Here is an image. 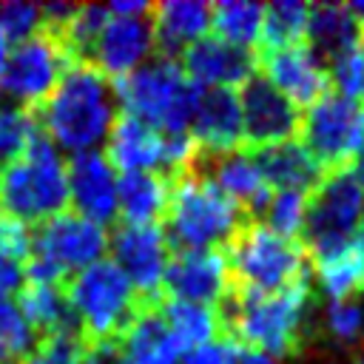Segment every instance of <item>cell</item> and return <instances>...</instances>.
Returning <instances> with one entry per match:
<instances>
[{"label":"cell","instance_id":"3957f363","mask_svg":"<svg viewBox=\"0 0 364 364\" xmlns=\"http://www.w3.org/2000/svg\"><path fill=\"white\" fill-rule=\"evenodd\" d=\"M242 222H247V216L239 205L205 176L188 168L168 176V210L159 228L171 253L222 250Z\"/></svg>","mask_w":364,"mask_h":364},{"label":"cell","instance_id":"4316f807","mask_svg":"<svg viewBox=\"0 0 364 364\" xmlns=\"http://www.w3.org/2000/svg\"><path fill=\"white\" fill-rule=\"evenodd\" d=\"M156 310L165 318V324H168L171 336L176 338L179 350H191V347H199L205 341L222 338L219 336V324H216V313L210 307L188 304V301H176V299L159 296Z\"/></svg>","mask_w":364,"mask_h":364},{"label":"cell","instance_id":"ba28073f","mask_svg":"<svg viewBox=\"0 0 364 364\" xmlns=\"http://www.w3.org/2000/svg\"><path fill=\"white\" fill-rule=\"evenodd\" d=\"M60 287L80 321L85 347L114 344L136 318V313L148 304L139 299L128 276L111 259H100L77 270Z\"/></svg>","mask_w":364,"mask_h":364},{"label":"cell","instance_id":"836d02e7","mask_svg":"<svg viewBox=\"0 0 364 364\" xmlns=\"http://www.w3.org/2000/svg\"><path fill=\"white\" fill-rule=\"evenodd\" d=\"M34 131H37V122L28 111H23L17 105L0 108V171L9 162H14L17 156H23Z\"/></svg>","mask_w":364,"mask_h":364},{"label":"cell","instance_id":"2e32d148","mask_svg":"<svg viewBox=\"0 0 364 364\" xmlns=\"http://www.w3.org/2000/svg\"><path fill=\"white\" fill-rule=\"evenodd\" d=\"M151 51H154L151 9L142 14H111L91 48L88 63L97 71H102L111 82H117L134 68H139V63Z\"/></svg>","mask_w":364,"mask_h":364},{"label":"cell","instance_id":"1f68e13d","mask_svg":"<svg viewBox=\"0 0 364 364\" xmlns=\"http://www.w3.org/2000/svg\"><path fill=\"white\" fill-rule=\"evenodd\" d=\"M37 336L17 299H0V358H28Z\"/></svg>","mask_w":364,"mask_h":364},{"label":"cell","instance_id":"f35d334b","mask_svg":"<svg viewBox=\"0 0 364 364\" xmlns=\"http://www.w3.org/2000/svg\"><path fill=\"white\" fill-rule=\"evenodd\" d=\"M233 353H236V341H230V338H213V341H205L199 347L182 350L176 364H230L233 361Z\"/></svg>","mask_w":364,"mask_h":364},{"label":"cell","instance_id":"30bf717a","mask_svg":"<svg viewBox=\"0 0 364 364\" xmlns=\"http://www.w3.org/2000/svg\"><path fill=\"white\" fill-rule=\"evenodd\" d=\"M296 139L324 173L350 168L364 154V102L327 91L301 117Z\"/></svg>","mask_w":364,"mask_h":364},{"label":"cell","instance_id":"7a4b0ae2","mask_svg":"<svg viewBox=\"0 0 364 364\" xmlns=\"http://www.w3.org/2000/svg\"><path fill=\"white\" fill-rule=\"evenodd\" d=\"M28 114L57 151L65 148L71 154H80L94 151V145L108 136L111 122L119 111L114 82L91 63H71L51 97Z\"/></svg>","mask_w":364,"mask_h":364},{"label":"cell","instance_id":"9c48e42d","mask_svg":"<svg viewBox=\"0 0 364 364\" xmlns=\"http://www.w3.org/2000/svg\"><path fill=\"white\" fill-rule=\"evenodd\" d=\"M105 250V228L65 208L63 213L31 228V253L23 262V273L37 284H63L77 270L100 262Z\"/></svg>","mask_w":364,"mask_h":364},{"label":"cell","instance_id":"d6986e66","mask_svg":"<svg viewBox=\"0 0 364 364\" xmlns=\"http://www.w3.org/2000/svg\"><path fill=\"white\" fill-rule=\"evenodd\" d=\"M188 136L199 151L222 154L242 145V111L233 88H202Z\"/></svg>","mask_w":364,"mask_h":364},{"label":"cell","instance_id":"ee69618b","mask_svg":"<svg viewBox=\"0 0 364 364\" xmlns=\"http://www.w3.org/2000/svg\"><path fill=\"white\" fill-rule=\"evenodd\" d=\"M350 173H353V179H355V185L361 188V193H364V154L361 156H355L353 162H350V168H347Z\"/></svg>","mask_w":364,"mask_h":364},{"label":"cell","instance_id":"60d3db41","mask_svg":"<svg viewBox=\"0 0 364 364\" xmlns=\"http://www.w3.org/2000/svg\"><path fill=\"white\" fill-rule=\"evenodd\" d=\"M230 364H279L273 355L262 353V350H253V347H242L236 344V353H233V361Z\"/></svg>","mask_w":364,"mask_h":364},{"label":"cell","instance_id":"74e56055","mask_svg":"<svg viewBox=\"0 0 364 364\" xmlns=\"http://www.w3.org/2000/svg\"><path fill=\"white\" fill-rule=\"evenodd\" d=\"M0 253L17 262H26L31 253V228L11 219L3 208H0Z\"/></svg>","mask_w":364,"mask_h":364},{"label":"cell","instance_id":"f546056e","mask_svg":"<svg viewBox=\"0 0 364 364\" xmlns=\"http://www.w3.org/2000/svg\"><path fill=\"white\" fill-rule=\"evenodd\" d=\"M313 276L318 279V287L324 296H330L333 301H344V299H355L364 293V259H361V242L347 250L338 259L321 262V264H310Z\"/></svg>","mask_w":364,"mask_h":364},{"label":"cell","instance_id":"8d00e7d4","mask_svg":"<svg viewBox=\"0 0 364 364\" xmlns=\"http://www.w3.org/2000/svg\"><path fill=\"white\" fill-rule=\"evenodd\" d=\"M40 26H43L40 6H34V3H23V0L0 3V28H3L6 40H11V43H23V40L31 37Z\"/></svg>","mask_w":364,"mask_h":364},{"label":"cell","instance_id":"8992f818","mask_svg":"<svg viewBox=\"0 0 364 364\" xmlns=\"http://www.w3.org/2000/svg\"><path fill=\"white\" fill-rule=\"evenodd\" d=\"M364 193L347 168L327 171L304 196L299 242L310 264L344 256L361 242Z\"/></svg>","mask_w":364,"mask_h":364},{"label":"cell","instance_id":"44dd1931","mask_svg":"<svg viewBox=\"0 0 364 364\" xmlns=\"http://www.w3.org/2000/svg\"><path fill=\"white\" fill-rule=\"evenodd\" d=\"M154 51L156 57L176 60L182 51L210 31V3L202 0H168L151 3Z\"/></svg>","mask_w":364,"mask_h":364},{"label":"cell","instance_id":"e0dca14e","mask_svg":"<svg viewBox=\"0 0 364 364\" xmlns=\"http://www.w3.org/2000/svg\"><path fill=\"white\" fill-rule=\"evenodd\" d=\"M228 290V264L222 250H179L168 256L162 273V296L216 307Z\"/></svg>","mask_w":364,"mask_h":364},{"label":"cell","instance_id":"d6a6232c","mask_svg":"<svg viewBox=\"0 0 364 364\" xmlns=\"http://www.w3.org/2000/svg\"><path fill=\"white\" fill-rule=\"evenodd\" d=\"M304 196L307 193H301V191H273L259 222H264L273 233L299 242V230H301V219H304Z\"/></svg>","mask_w":364,"mask_h":364},{"label":"cell","instance_id":"bcb514c9","mask_svg":"<svg viewBox=\"0 0 364 364\" xmlns=\"http://www.w3.org/2000/svg\"><path fill=\"white\" fill-rule=\"evenodd\" d=\"M0 364H26V358H0Z\"/></svg>","mask_w":364,"mask_h":364},{"label":"cell","instance_id":"7bdbcfd3","mask_svg":"<svg viewBox=\"0 0 364 364\" xmlns=\"http://www.w3.org/2000/svg\"><path fill=\"white\" fill-rule=\"evenodd\" d=\"M347 11H350V17L355 20V26H358V31H361V37H364V0L347 3Z\"/></svg>","mask_w":364,"mask_h":364},{"label":"cell","instance_id":"ffe728a7","mask_svg":"<svg viewBox=\"0 0 364 364\" xmlns=\"http://www.w3.org/2000/svg\"><path fill=\"white\" fill-rule=\"evenodd\" d=\"M105 159L114 171H156L165 173V136L136 117L119 111L105 136Z\"/></svg>","mask_w":364,"mask_h":364},{"label":"cell","instance_id":"e575fe53","mask_svg":"<svg viewBox=\"0 0 364 364\" xmlns=\"http://www.w3.org/2000/svg\"><path fill=\"white\" fill-rule=\"evenodd\" d=\"M88 358V347L80 333H51L40 336L26 364H82Z\"/></svg>","mask_w":364,"mask_h":364},{"label":"cell","instance_id":"cb8c5ba5","mask_svg":"<svg viewBox=\"0 0 364 364\" xmlns=\"http://www.w3.org/2000/svg\"><path fill=\"white\" fill-rule=\"evenodd\" d=\"M361 31L355 20L350 17L347 6L338 3H316L307 6V26H304V43L307 48L324 63V68L350 51L355 43H361Z\"/></svg>","mask_w":364,"mask_h":364},{"label":"cell","instance_id":"603a6c76","mask_svg":"<svg viewBox=\"0 0 364 364\" xmlns=\"http://www.w3.org/2000/svg\"><path fill=\"white\" fill-rule=\"evenodd\" d=\"M247 154H250L256 171L262 173L264 185L270 191H301V193H307L324 176L318 162L301 148L299 139L264 145V148H256V151H247Z\"/></svg>","mask_w":364,"mask_h":364},{"label":"cell","instance_id":"52a82bcc","mask_svg":"<svg viewBox=\"0 0 364 364\" xmlns=\"http://www.w3.org/2000/svg\"><path fill=\"white\" fill-rule=\"evenodd\" d=\"M0 208L26 228L68 208L65 159L40 128L31 134L23 156L0 171Z\"/></svg>","mask_w":364,"mask_h":364},{"label":"cell","instance_id":"f1b7e54d","mask_svg":"<svg viewBox=\"0 0 364 364\" xmlns=\"http://www.w3.org/2000/svg\"><path fill=\"white\" fill-rule=\"evenodd\" d=\"M307 6L299 0H279L262 9V28L256 48H287L304 43Z\"/></svg>","mask_w":364,"mask_h":364},{"label":"cell","instance_id":"5b68a950","mask_svg":"<svg viewBox=\"0 0 364 364\" xmlns=\"http://www.w3.org/2000/svg\"><path fill=\"white\" fill-rule=\"evenodd\" d=\"M114 91L125 114L136 117L162 136L188 134L202 97V85L188 80L176 60L165 57H151L148 63L117 80Z\"/></svg>","mask_w":364,"mask_h":364},{"label":"cell","instance_id":"83f0119b","mask_svg":"<svg viewBox=\"0 0 364 364\" xmlns=\"http://www.w3.org/2000/svg\"><path fill=\"white\" fill-rule=\"evenodd\" d=\"M262 9L259 3H236V0H222L210 3V31L213 37L250 48L259 43V28H262Z\"/></svg>","mask_w":364,"mask_h":364},{"label":"cell","instance_id":"9a60e30c","mask_svg":"<svg viewBox=\"0 0 364 364\" xmlns=\"http://www.w3.org/2000/svg\"><path fill=\"white\" fill-rule=\"evenodd\" d=\"M65 176H68V208L105 228L119 219L117 210V171L105 159L102 151H80L71 154L65 162Z\"/></svg>","mask_w":364,"mask_h":364},{"label":"cell","instance_id":"5bb4252c","mask_svg":"<svg viewBox=\"0 0 364 364\" xmlns=\"http://www.w3.org/2000/svg\"><path fill=\"white\" fill-rule=\"evenodd\" d=\"M256 71L273 82L296 108H310L330 91V77L324 63L307 48V43H296L287 48H253Z\"/></svg>","mask_w":364,"mask_h":364},{"label":"cell","instance_id":"f6af8a7d","mask_svg":"<svg viewBox=\"0 0 364 364\" xmlns=\"http://www.w3.org/2000/svg\"><path fill=\"white\" fill-rule=\"evenodd\" d=\"M6 54H9V40H6V34H3V28H0V68H3V63H6Z\"/></svg>","mask_w":364,"mask_h":364},{"label":"cell","instance_id":"4dcf8cb0","mask_svg":"<svg viewBox=\"0 0 364 364\" xmlns=\"http://www.w3.org/2000/svg\"><path fill=\"white\" fill-rule=\"evenodd\" d=\"M321 336L353 353H364V304L355 299L330 301L321 316Z\"/></svg>","mask_w":364,"mask_h":364},{"label":"cell","instance_id":"484cf974","mask_svg":"<svg viewBox=\"0 0 364 364\" xmlns=\"http://www.w3.org/2000/svg\"><path fill=\"white\" fill-rule=\"evenodd\" d=\"M17 304H20L23 316L31 324L37 338L40 336H51V333H80V321H77L68 299L63 296L60 284L28 282V284L20 287Z\"/></svg>","mask_w":364,"mask_h":364},{"label":"cell","instance_id":"b9f144b4","mask_svg":"<svg viewBox=\"0 0 364 364\" xmlns=\"http://www.w3.org/2000/svg\"><path fill=\"white\" fill-rule=\"evenodd\" d=\"M82 364H117V350H114V344L88 347V358H85Z\"/></svg>","mask_w":364,"mask_h":364},{"label":"cell","instance_id":"6da1fadb","mask_svg":"<svg viewBox=\"0 0 364 364\" xmlns=\"http://www.w3.org/2000/svg\"><path fill=\"white\" fill-rule=\"evenodd\" d=\"M219 336L267 355L296 358L321 338V316L313 279L282 290L256 293L228 282L225 296L213 307Z\"/></svg>","mask_w":364,"mask_h":364},{"label":"cell","instance_id":"ac0fdd59","mask_svg":"<svg viewBox=\"0 0 364 364\" xmlns=\"http://www.w3.org/2000/svg\"><path fill=\"white\" fill-rule=\"evenodd\" d=\"M179 68L196 85L233 88V85H242L250 74H256V51L225 43L213 34H205L182 51Z\"/></svg>","mask_w":364,"mask_h":364},{"label":"cell","instance_id":"d4e9b609","mask_svg":"<svg viewBox=\"0 0 364 364\" xmlns=\"http://www.w3.org/2000/svg\"><path fill=\"white\" fill-rule=\"evenodd\" d=\"M117 222L162 225L168 210V176L156 171H128L117 179Z\"/></svg>","mask_w":364,"mask_h":364},{"label":"cell","instance_id":"7402d4cb","mask_svg":"<svg viewBox=\"0 0 364 364\" xmlns=\"http://www.w3.org/2000/svg\"><path fill=\"white\" fill-rule=\"evenodd\" d=\"M159 301V299H156ZM156 301H148L125 333L114 341L117 364H176L179 344L171 336L165 318L156 310Z\"/></svg>","mask_w":364,"mask_h":364},{"label":"cell","instance_id":"ab89813d","mask_svg":"<svg viewBox=\"0 0 364 364\" xmlns=\"http://www.w3.org/2000/svg\"><path fill=\"white\" fill-rule=\"evenodd\" d=\"M26 282L23 262L0 253V299H9V293H17Z\"/></svg>","mask_w":364,"mask_h":364},{"label":"cell","instance_id":"d590c367","mask_svg":"<svg viewBox=\"0 0 364 364\" xmlns=\"http://www.w3.org/2000/svg\"><path fill=\"white\" fill-rule=\"evenodd\" d=\"M327 77H330V85H336V94L364 102V40L355 43L341 57H336L327 65Z\"/></svg>","mask_w":364,"mask_h":364},{"label":"cell","instance_id":"4fadbf2b","mask_svg":"<svg viewBox=\"0 0 364 364\" xmlns=\"http://www.w3.org/2000/svg\"><path fill=\"white\" fill-rule=\"evenodd\" d=\"M111 262L128 276L142 301H156L162 296V273L168 264V245L159 225H131L114 222L111 236Z\"/></svg>","mask_w":364,"mask_h":364},{"label":"cell","instance_id":"277c9868","mask_svg":"<svg viewBox=\"0 0 364 364\" xmlns=\"http://www.w3.org/2000/svg\"><path fill=\"white\" fill-rule=\"evenodd\" d=\"M228 282L256 293H282L313 279L310 259L296 239L273 233L264 222L247 219L222 247Z\"/></svg>","mask_w":364,"mask_h":364},{"label":"cell","instance_id":"7c38bea8","mask_svg":"<svg viewBox=\"0 0 364 364\" xmlns=\"http://www.w3.org/2000/svg\"><path fill=\"white\" fill-rule=\"evenodd\" d=\"M236 97H239V111H242V145L239 148L256 151V148L299 136V125H301L299 108L259 71L250 74L239 85Z\"/></svg>","mask_w":364,"mask_h":364},{"label":"cell","instance_id":"7dc6e473","mask_svg":"<svg viewBox=\"0 0 364 364\" xmlns=\"http://www.w3.org/2000/svg\"><path fill=\"white\" fill-rule=\"evenodd\" d=\"M355 364H364V353H355Z\"/></svg>","mask_w":364,"mask_h":364},{"label":"cell","instance_id":"8fae6325","mask_svg":"<svg viewBox=\"0 0 364 364\" xmlns=\"http://www.w3.org/2000/svg\"><path fill=\"white\" fill-rule=\"evenodd\" d=\"M68 65L71 57L63 43L40 26L31 37L17 43L6 54V63L0 68V94L14 100L17 108L34 111L51 97Z\"/></svg>","mask_w":364,"mask_h":364}]
</instances>
